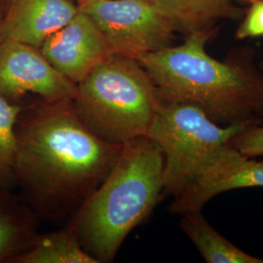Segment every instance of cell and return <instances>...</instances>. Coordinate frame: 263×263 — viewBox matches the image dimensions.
<instances>
[{
	"mask_svg": "<svg viewBox=\"0 0 263 263\" xmlns=\"http://www.w3.org/2000/svg\"><path fill=\"white\" fill-rule=\"evenodd\" d=\"M15 134V182L37 216L52 221L74 216L122 151L85 127L73 100L22 105Z\"/></svg>",
	"mask_w": 263,
	"mask_h": 263,
	"instance_id": "obj_1",
	"label": "cell"
},
{
	"mask_svg": "<svg viewBox=\"0 0 263 263\" xmlns=\"http://www.w3.org/2000/svg\"><path fill=\"white\" fill-rule=\"evenodd\" d=\"M213 32L188 33L179 46H168L136 60L151 76L161 102L197 105L221 126L259 125L263 76L242 65L210 56L206 44Z\"/></svg>",
	"mask_w": 263,
	"mask_h": 263,
	"instance_id": "obj_2",
	"label": "cell"
},
{
	"mask_svg": "<svg viewBox=\"0 0 263 263\" xmlns=\"http://www.w3.org/2000/svg\"><path fill=\"white\" fill-rule=\"evenodd\" d=\"M163 172V153L149 138L123 144L110 173L73 216L87 254L112 262L127 236L159 203Z\"/></svg>",
	"mask_w": 263,
	"mask_h": 263,
	"instance_id": "obj_3",
	"label": "cell"
},
{
	"mask_svg": "<svg viewBox=\"0 0 263 263\" xmlns=\"http://www.w3.org/2000/svg\"><path fill=\"white\" fill-rule=\"evenodd\" d=\"M161 104L156 86L136 60L114 54L77 85L76 112L101 140L123 145L146 137Z\"/></svg>",
	"mask_w": 263,
	"mask_h": 263,
	"instance_id": "obj_4",
	"label": "cell"
},
{
	"mask_svg": "<svg viewBox=\"0 0 263 263\" xmlns=\"http://www.w3.org/2000/svg\"><path fill=\"white\" fill-rule=\"evenodd\" d=\"M252 125L221 126L194 104L161 102L146 137L164 156V193L179 197Z\"/></svg>",
	"mask_w": 263,
	"mask_h": 263,
	"instance_id": "obj_5",
	"label": "cell"
},
{
	"mask_svg": "<svg viewBox=\"0 0 263 263\" xmlns=\"http://www.w3.org/2000/svg\"><path fill=\"white\" fill-rule=\"evenodd\" d=\"M78 7L94 20L120 56L138 59L171 46L179 30L153 0H83Z\"/></svg>",
	"mask_w": 263,
	"mask_h": 263,
	"instance_id": "obj_6",
	"label": "cell"
},
{
	"mask_svg": "<svg viewBox=\"0 0 263 263\" xmlns=\"http://www.w3.org/2000/svg\"><path fill=\"white\" fill-rule=\"evenodd\" d=\"M0 94L16 104L27 94L50 102L74 100L77 85L60 73L40 48L4 40L0 44Z\"/></svg>",
	"mask_w": 263,
	"mask_h": 263,
	"instance_id": "obj_7",
	"label": "cell"
},
{
	"mask_svg": "<svg viewBox=\"0 0 263 263\" xmlns=\"http://www.w3.org/2000/svg\"><path fill=\"white\" fill-rule=\"evenodd\" d=\"M40 50L60 73L76 85L114 55L102 29L80 10L66 26L48 38Z\"/></svg>",
	"mask_w": 263,
	"mask_h": 263,
	"instance_id": "obj_8",
	"label": "cell"
},
{
	"mask_svg": "<svg viewBox=\"0 0 263 263\" xmlns=\"http://www.w3.org/2000/svg\"><path fill=\"white\" fill-rule=\"evenodd\" d=\"M246 187H263V161L251 159L231 145L191 187L175 198L169 211L181 216L199 212L216 195Z\"/></svg>",
	"mask_w": 263,
	"mask_h": 263,
	"instance_id": "obj_9",
	"label": "cell"
},
{
	"mask_svg": "<svg viewBox=\"0 0 263 263\" xmlns=\"http://www.w3.org/2000/svg\"><path fill=\"white\" fill-rule=\"evenodd\" d=\"M79 12L73 0H16L1 22V38L40 48Z\"/></svg>",
	"mask_w": 263,
	"mask_h": 263,
	"instance_id": "obj_10",
	"label": "cell"
},
{
	"mask_svg": "<svg viewBox=\"0 0 263 263\" xmlns=\"http://www.w3.org/2000/svg\"><path fill=\"white\" fill-rule=\"evenodd\" d=\"M40 217L25 199L0 187V263H13L36 240Z\"/></svg>",
	"mask_w": 263,
	"mask_h": 263,
	"instance_id": "obj_11",
	"label": "cell"
},
{
	"mask_svg": "<svg viewBox=\"0 0 263 263\" xmlns=\"http://www.w3.org/2000/svg\"><path fill=\"white\" fill-rule=\"evenodd\" d=\"M13 263H99L81 245L79 230L72 217L66 226L48 234H39L26 253Z\"/></svg>",
	"mask_w": 263,
	"mask_h": 263,
	"instance_id": "obj_12",
	"label": "cell"
},
{
	"mask_svg": "<svg viewBox=\"0 0 263 263\" xmlns=\"http://www.w3.org/2000/svg\"><path fill=\"white\" fill-rule=\"evenodd\" d=\"M178 24L179 30L214 31V25L239 15L234 0H153Z\"/></svg>",
	"mask_w": 263,
	"mask_h": 263,
	"instance_id": "obj_13",
	"label": "cell"
},
{
	"mask_svg": "<svg viewBox=\"0 0 263 263\" xmlns=\"http://www.w3.org/2000/svg\"><path fill=\"white\" fill-rule=\"evenodd\" d=\"M180 226L206 262L263 263L262 259L245 253L220 235L201 211L183 215Z\"/></svg>",
	"mask_w": 263,
	"mask_h": 263,
	"instance_id": "obj_14",
	"label": "cell"
},
{
	"mask_svg": "<svg viewBox=\"0 0 263 263\" xmlns=\"http://www.w3.org/2000/svg\"><path fill=\"white\" fill-rule=\"evenodd\" d=\"M22 104L11 103L0 94V187L15 182L17 141L15 125Z\"/></svg>",
	"mask_w": 263,
	"mask_h": 263,
	"instance_id": "obj_15",
	"label": "cell"
},
{
	"mask_svg": "<svg viewBox=\"0 0 263 263\" xmlns=\"http://www.w3.org/2000/svg\"><path fill=\"white\" fill-rule=\"evenodd\" d=\"M232 146L245 156H263V126L254 125L247 128L231 140Z\"/></svg>",
	"mask_w": 263,
	"mask_h": 263,
	"instance_id": "obj_16",
	"label": "cell"
},
{
	"mask_svg": "<svg viewBox=\"0 0 263 263\" xmlns=\"http://www.w3.org/2000/svg\"><path fill=\"white\" fill-rule=\"evenodd\" d=\"M245 19L236 30L237 39L263 36V0L252 1Z\"/></svg>",
	"mask_w": 263,
	"mask_h": 263,
	"instance_id": "obj_17",
	"label": "cell"
},
{
	"mask_svg": "<svg viewBox=\"0 0 263 263\" xmlns=\"http://www.w3.org/2000/svg\"><path fill=\"white\" fill-rule=\"evenodd\" d=\"M1 1H3V2L5 3V5H6V7L8 8L10 5H11L13 2H15L16 0H0V3H1Z\"/></svg>",
	"mask_w": 263,
	"mask_h": 263,
	"instance_id": "obj_18",
	"label": "cell"
},
{
	"mask_svg": "<svg viewBox=\"0 0 263 263\" xmlns=\"http://www.w3.org/2000/svg\"><path fill=\"white\" fill-rule=\"evenodd\" d=\"M1 22H2V18H1V15H0V44L2 42V38H1Z\"/></svg>",
	"mask_w": 263,
	"mask_h": 263,
	"instance_id": "obj_19",
	"label": "cell"
},
{
	"mask_svg": "<svg viewBox=\"0 0 263 263\" xmlns=\"http://www.w3.org/2000/svg\"><path fill=\"white\" fill-rule=\"evenodd\" d=\"M239 1H245V2H248V3H251L252 1H255V0H239Z\"/></svg>",
	"mask_w": 263,
	"mask_h": 263,
	"instance_id": "obj_20",
	"label": "cell"
},
{
	"mask_svg": "<svg viewBox=\"0 0 263 263\" xmlns=\"http://www.w3.org/2000/svg\"><path fill=\"white\" fill-rule=\"evenodd\" d=\"M73 1H76V3H79V2H81V1H83V0H73Z\"/></svg>",
	"mask_w": 263,
	"mask_h": 263,
	"instance_id": "obj_21",
	"label": "cell"
},
{
	"mask_svg": "<svg viewBox=\"0 0 263 263\" xmlns=\"http://www.w3.org/2000/svg\"><path fill=\"white\" fill-rule=\"evenodd\" d=\"M260 68H261V70H262L263 72V62L261 63V64H260Z\"/></svg>",
	"mask_w": 263,
	"mask_h": 263,
	"instance_id": "obj_22",
	"label": "cell"
}]
</instances>
